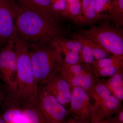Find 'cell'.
<instances>
[{
    "mask_svg": "<svg viewBox=\"0 0 123 123\" xmlns=\"http://www.w3.org/2000/svg\"><path fill=\"white\" fill-rule=\"evenodd\" d=\"M15 6V31L27 44L43 40H56L68 35V29L62 25L58 18L24 6L17 0Z\"/></svg>",
    "mask_w": 123,
    "mask_h": 123,
    "instance_id": "1",
    "label": "cell"
},
{
    "mask_svg": "<svg viewBox=\"0 0 123 123\" xmlns=\"http://www.w3.org/2000/svg\"><path fill=\"white\" fill-rule=\"evenodd\" d=\"M28 49L38 86L61 70L64 63V58L55 40H43L28 44Z\"/></svg>",
    "mask_w": 123,
    "mask_h": 123,
    "instance_id": "2",
    "label": "cell"
},
{
    "mask_svg": "<svg viewBox=\"0 0 123 123\" xmlns=\"http://www.w3.org/2000/svg\"><path fill=\"white\" fill-rule=\"evenodd\" d=\"M13 39L17 57V97L20 102L37 105L38 86L33 71L28 44L18 37L15 31Z\"/></svg>",
    "mask_w": 123,
    "mask_h": 123,
    "instance_id": "3",
    "label": "cell"
},
{
    "mask_svg": "<svg viewBox=\"0 0 123 123\" xmlns=\"http://www.w3.org/2000/svg\"><path fill=\"white\" fill-rule=\"evenodd\" d=\"M79 33L95 42L111 55L123 58V30L107 21L80 29Z\"/></svg>",
    "mask_w": 123,
    "mask_h": 123,
    "instance_id": "4",
    "label": "cell"
},
{
    "mask_svg": "<svg viewBox=\"0 0 123 123\" xmlns=\"http://www.w3.org/2000/svg\"><path fill=\"white\" fill-rule=\"evenodd\" d=\"M87 92L94 102L91 118L105 119L114 115L123 106L122 102L112 95L100 79Z\"/></svg>",
    "mask_w": 123,
    "mask_h": 123,
    "instance_id": "5",
    "label": "cell"
},
{
    "mask_svg": "<svg viewBox=\"0 0 123 123\" xmlns=\"http://www.w3.org/2000/svg\"><path fill=\"white\" fill-rule=\"evenodd\" d=\"M37 107L45 123H68L70 117L66 108L42 86H38Z\"/></svg>",
    "mask_w": 123,
    "mask_h": 123,
    "instance_id": "6",
    "label": "cell"
},
{
    "mask_svg": "<svg viewBox=\"0 0 123 123\" xmlns=\"http://www.w3.org/2000/svg\"><path fill=\"white\" fill-rule=\"evenodd\" d=\"M0 80L17 97V57L13 38L0 50Z\"/></svg>",
    "mask_w": 123,
    "mask_h": 123,
    "instance_id": "7",
    "label": "cell"
},
{
    "mask_svg": "<svg viewBox=\"0 0 123 123\" xmlns=\"http://www.w3.org/2000/svg\"><path fill=\"white\" fill-rule=\"evenodd\" d=\"M60 72L72 88L79 87L86 92L99 80L95 75L91 65L85 63L73 65L64 63Z\"/></svg>",
    "mask_w": 123,
    "mask_h": 123,
    "instance_id": "8",
    "label": "cell"
},
{
    "mask_svg": "<svg viewBox=\"0 0 123 123\" xmlns=\"http://www.w3.org/2000/svg\"><path fill=\"white\" fill-rule=\"evenodd\" d=\"M15 0H0V50L13 38L16 11Z\"/></svg>",
    "mask_w": 123,
    "mask_h": 123,
    "instance_id": "9",
    "label": "cell"
},
{
    "mask_svg": "<svg viewBox=\"0 0 123 123\" xmlns=\"http://www.w3.org/2000/svg\"><path fill=\"white\" fill-rule=\"evenodd\" d=\"M91 100L86 91L79 87L73 88L70 105L68 110L70 117L90 121L93 112Z\"/></svg>",
    "mask_w": 123,
    "mask_h": 123,
    "instance_id": "10",
    "label": "cell"
},
{
    "mask_svg": "<svg viewBox=\"0 0 123 123\" xmlns=\"http://www.w3.org/2000/svg\"><path fill=\"white\" fill-rule=\"evenodd\" d=\"M41 85L68 111L70 105L72 88L60 72L51 76Z\"/></svg>",
    "mask_w": 123,
    "mask_h": 123,
    "instance_id": "11",
    "label": "cell"
},
{
    "mask_svg": "<svg viewBox=\"0 0 123 123\" xmlns=\"http://www.w3.org/2000/svg\"><path fill=\"white\" fill-rule=\"evenodd\" d=\"M0 116L6 123H17L23 120L22 108L17 97L0 111Z\"/></svg>",
    "mask_w": 123,
    "mask_h": 123,
    "instance_id": "12",
    "label": "cell"
},
{
    "mask_svg": "<svg viewBox=\"0 0 123 123\" xmlns=\"http://www.w3.org/2000/svg\"><path fill=\"white\" fill-rule=\"evenodd\" d=\"M111 94L121 102L123 101V69L105 80L100 79Z\"/></svg>",
    "mask_w": 123,
    "mask_h": 123,
    "instance_id": "13",
    "label": "cell"
},
{
    "mask_svg": "<svg viewBox=\"0 0 123 123\" xmlns=\"http://www.w3.org/2000/svg\"><path fill=\"white\" fill-rule=\"evenodd\" d=\"M20 4L40 12L59 18L52 8V0H17Z\"/></svg>",
    "mask_w": 123,
    "mask_h": 123,
    "instance_id": "14",
    "label": "cell"
},
{
    "mask_svg": "<svg viewBox=\"0 0 123 123\" xmlns=\"http://www.w3.org/2000/svg\"><path fill=\"white\" fill-rule=\"evenodd\" d=\"M25 123H45L37 106L30 102H20Z\"/></svg>",
    "mask_w": 123,
    "mask_h": 123,
    "instance_id": "15",
    "label": "cell"
},
{
    "mask_svg": "<svg viewBox=\"0 0 123 123\" xmlns=\"http://www.w3.org/2000/svg\"><path fill=\"white\" fill-rule=\"evenodd\" d=\"M95 3L96 0H81V20L79 24L92 26L97 22Z\"/></svg>",
    "mask_w": 123,
    "mask_h": 123,
    "instance_id": "16",
    "label": "cell"
},
{
    "mask_svg": "<svg viewBox=\"0 0 123 123\" xmlns=\"http://www.w3.org/2000/svg\"><path fill=\"white\" fill-rule=\"evenodd\" d=\"M112 7V0H96L95 14L97 22L107 21Z\"/></svg>",
    "mask_w": 123,
    "mask_h": 123,
    "instance_id": "17",
    "label": "cell"
},
{
    "mask_svg": "<svg viewBox=\"0 0 123 123\" xmlns=\"http://www.w3.org/2000/svg\"><path fill=\"white\" fill-rule=\"evenodd\" d=\"M72 36L83 40L90 46L93 51L95 61L112 56L101 46L80 33L75 34Z\"/></svg>",
    "mask_w": 123,
    "mask_h": 123,
    "instance_id": "18",
    "label": "cell"
},
{
    "mask_svg": "<svg viewBox=\"0 0 123 123\" xmlns=\"http://www.w3.org/2000/svg\"><path fill=\"white\" fill-rule=\"evenodd\" d=\"M111 21L117 27L123 25V0H112L111 13L108 21Z\"/></svg>",
    "mask_w": 123,
    "mask_h": 123,
    "instance_id": "19",
    "label": "cell"
},
{
    "mask_svg": "<svg viewBox=\"0 0 123 123\" xmlns=\"http://www.w3.org/2000/svg\"><path fill=\"white\" fill-rule=\"evenodd\" d=\"M81 1L67 4V8L62 17L79 24L81 20Z\"/></svg>",
    "mask_w": 123,
    "mask_h": 123,
    "instance_id": "20",
    "label": "cell"
},
{
    "mask_svg": "<svg viewBox=\"0 0 123 123\" xmlns=\"http://www.w3.org/2000/svg\"><path fill=\"white\" fill-rule=\"evenodd\" d=\"M56 41L61 50L74 51L81 53L82 48L81 42L78 40L72 38L68 39L66 37L55 40Z\"/></svg>",
    "mask_w": 123,
    "mask_h": 123,
    "instance_id": "21",
    "label": "cell"
},
{
    "mask_svg": "<svg viewBox=\"0 0 123 123\" xmlns=\"http://www.w3.org/2000/svg\"><path fill=\"white\" fill-rule=\"evenodd\" d=\"M119 64H123V58L112 55L110 57L95 61L92 63L91 66L94 73L102 69Z\"/></svg>",
    "mask_w": 123,
    "mask_h": 123,
    "instance_id": "22",
    "label": "cell"
},
{
    "mask_svg": "<svg viewBox=\"0 0 123 123\" xmlns=\"http://www.w3.org/2000/svg\"><path fill=\"white\" fill-rule=\"evenodd\" d=\"M62 55H64V62L68 65L79 64L84 63L81 53L74 51L62 50Z\"/></svg>",
    "mask_w": 123,
    "mask_h": 123,
    "instance_id": "23",
    "label": "cell"
},
{
    "mask_svg": "<svg viewBox=\"0 0 123 123\" xmlns=\"http://www.w3.org/2000/svg\"><path fill=\"white\" fill-rule=\"evenodd\" d=\"M14 97L16 96L0 80V111L7 105Z\"/></svg>",
    "mask_w": 123,
    "mask_h": 123,
    "instance_id": "24",
    "label": "cell"
},
{
    "mask_svg": "<svg viewBox=\"0 0 123 123\" xmlns=\"http://www.w3.org/2000/svg\"><path fill=\"white\" fill-rule=\"evenodd\" d=\"M114 115L113 117L118 123H123V105L118 110Z\"/></svg>",
    "mask_w": 123,
    "mask_h": 123,
    "instance_id": "25",
    "label": "cell"
},
{
    "mask_svg": "<svg viewBox=\"0 0 123 123\" xmlns=\"http://www.w3.org/2000/svg\"><path fill=\"white\" fill-rule=\"evenodd\" d=\"M68 123H91L89 120H87L75 119L70 117Z\"/></svg>",
    "mask_w": 123,
    "mask_h": 123,
    "instance_id": "26",
    "label": "cell"
},
{
    "mask_svg": "<svg viewBox=\"0 0 123 123\" xmlns=\"http://www.w3.org/2000/svg\"><path fill=\"white\" fill-rule=\"evenodd\" d=\"M104 120L105 123H118L112 116Z\"/></svg>",
    "mask_w": 123,
    "mask_h": 123,
    "instance_id": "27",
    "label": "cell"
},
{
    "mask_svg": "<svg viewBox=\"0 0 123 123\" xmlns=\"http://www.w3.org/2000/svg\"><path fill=\"white\" fill-rule=\"evenodd\" d=\"M81 0H66V2L67 4H70V3H73L78 2V1H81Z\"/></svg>",
    "mask_w": 123,
    "mask_h": 123,
    "instance_id": "28",
    "label": "cell"
},
{
    "mask_svg": "<svg viewBox=\"0 0 123 123\" xmlns=\"http://www.w3.org/2000/svg\"><path fill=\"white\" fill-rule=\"evenodd\" d=\"M0 123H6L4 120L3 119L1 118L0 116Z\"/></svg>",
    "mask_w": 123,
    "mask_h": 123,
    "instance_id": "29",
    "label": "cell"
}]
</instances>
